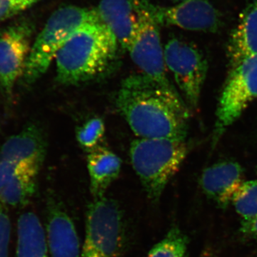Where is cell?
<instances>
[{
    "mask_svg": "<svg viewBox=\"0 0 257 257\" xmlns=\"http://www.w3.org/2000/svg\"><path fill=\"white\" fill-rule=\"evenodd\" d=\"M243 177L242 167L238 162L223 161L203 171L201 188L218 207L225 209L243 184Z\"/></svg>",
    "mask_w": 257,
    "mask_h": 257,
    "instance_id": "obj_12",
    "label": "cell"
},
{
    "mask_svg": "<svg viewBox=\"0 0 257 257\" xmlns=\"http://www.w3.org/2000/svg\"><path fill=\"white\" fill-rule=\"evenodd\" d=\"M147 6L160 25L204 32H218L223 25L220 12L208 0H187L166 8L147 0Z\"/></svg>",
    "mask_w": 257,
    "mask_h": 257,
    "instance_id": "obj_10",
    "label": "cell"
},
{
    "mask_svg": "<svg viewBox=\"0 0 257 257\" xmlns=\"http://www.w3.org/2000/svg\"><path fill=\"white\" fill-rule=\"evenodd\" d=\"M40 1L42 0H0V24Z\"/></svg>",
    "mask_w": 257,
    "mask_h": 257,
    "instance_id": "obj_22",
    "label": "cell"
},
{
    "mask_svg": "<svg viewBox=\"0 0 257 257\" xmlns=\"http://www.w3.org/2000/svg\"><path fill=\"white\" fill-rule=\"evenodd\" d=\"M226 54L231 68L246 57L257 55V0L250 2L240 14L228 39Z\"/></svg>",
    "mask_w": 257,
    "mask_h": 257,
    "instance_id": "obj_15",
    "label": "cell"
},
{
    "mask_svg": "<svg viewBox=\"0 0 257 257\" xmlns=\"http://www.w3.org/2000/svg\"><path fill=\"white\" fill-rule=\"evenodd\" d=\"M46 155V140L39 126L30 124L6 140L0 148V160L40 170Z\"/></svg>",
    "mask_w": 257,
    "mask_h": 257,
    "instance_id": "obj_13",
    "label": "cell"
},
{
    "mask_svg": "<svg viewBox=\"0 0 257 257\" xmlns=\"http://www.w3.org/2000/svg\"><path fill=\"white\" fill-rule=\"evenodd\" d=\"M119 47L102 22L83 25L56 55L57 82L77 85L104 77L114 68Z\"/></svg>",
    "mask_w": 257,
    "mask_h": 257,
    "instance_id": "obj_2",
    "label": "cell"
},
{
    "mask_svg": "<svg viewBox=\"0 0 257 257\" xmlns=\"http://www.w3.org/2000/svg\"><path fill=\"white\" fill-rule=\"evenodd\" d=\"M201 257H217L215 253L212 252L211 251H206L203 253L202 256Z\"/></svg>",
    "mask_w": 257,
    "mask_h": 257,
    "instance_id": "obj_25",
    "label": "cell"
},
{
    "mask_svg": "<svg viewBox=\"0 0 257 257\" xmlns=\"http://www.w3.org/2000/svg\"><path fill=\"white\" fill-rule=\"evenodd\" d=\"M241 231L248 237L257 240V216L251 220H243Z\"/></svg>",
    "mask_w": 257,
    "mask_h": 257,
    "instance_id": "obj_24",
    "label": "cell"
},
{
    "mask_svg": "<svg viewBox=\"0 0 257 257\" xmlns=\"http://www.w3.org/2000/svg\"><path fill=\"white\" fill-rule=\"evenodd\" d=\"M116 105L138 138L185 140L190 113L172 84L132 74L121 82Z\"/></svg>",
    "mask_w": 257,
    "mask_h": 257,
    "instance_id": "obj_1",
    "label": "cell"
},
{
    "mask_svg": "<svg viewBox=\"0 0 257 257\" xmlns=\"http://www.w3.org/2000/svg\"><path fill=\"white\" fill-rule=\"evenodd\" d=\"M34 31V24L23 19L0 32V86L6 95L13 93L17 80L23 76Z\"/></svg>",
    "mask_w": 257,
    "mask_h": 257,
    "instance_id": "obj_9",
    "label": "cell"
},
{
    "mask_svg": "<svg viewBox=\"0 0 257 257\" xmlns=\"http://www.w3.org/2000/svg\"><path fill=\"white\" fill-rule=\"evenodd\" d=\"M166 67L173 74L187 104L197 107L208 71L204 54L189 42L172 38L164 49Z\"/></svg>",
    "mask_w": 257,
    "mask_h": 257,
    "instance_id": "obj_7",
    "label": "cell"
},
{
    "mask_svg": "<svg viewBox=\"0 0 257 257\" xmlns=\"http://www.w3.org/2000/svg\"><path fill=\"white\" fill-rule=\"evenodd\" d=\"M171 1H173V2H178V3H182V2H184V1H187V0H171Z\"/></svg>",
    "mask_w": 257,
    "mask_h": 257,
    "instance_id": "obj_26",
    "label": "cell"
},
{
    "mask_svg": "<svg viewBox=\"0 0 257 257\" xmlns=\"http://www.w3.org/2000/svg\"><path fill=\"white\" fill-rule=\"evenodd\" d=\"M87 162L92 197L94 199L103 197L119 177L121 159L111 150L99 146L88 152Z\"/></svg>",
    "mask_w": 257,
    "mask_h": 257,
    "instance_id": "obj_16",
    "label": "cell"
},
{
    "mask_svg": "<svg viewBox=\"0 0 257 257\" xmlns=\"http://www.w3.org/2000/svg\"><path fill=\"white\" fill-rule=\"evenodd\" d=\"M138 28L128 49L134 63L142 73L162 84L171 85L167 75L165 52L161 42L160 25L147 6V0H137Z\"/></svg>",
    "mask_w": 257,
    "mask_h": 257,
    "instance_id": "obj_8",
    "label": "cell"
},
{
    "mask_svg": "<svg viewBox=\"0 0 257 257\" xmlns=\"http://www.w3.org/2000/svg\"><path fill=\"white\" fill-rule=\"evenodd\" d=\"M231 203L243 220H251L256 217L257 180L243 182Z\"/></svg>",
    "mask_w": 257,
    "mask_h": 257,
    "instance_id": "obj_20",
    "label": "cell"
},
{
    "mask_svg": "<svg viewBox=\"0 0 257 257\" xmlns=\"http://www.w3.org/2000/svg\"><path fill=\"white\" fill-rule=\"evenodd\" d=\"M17 257H50L46 231L32 211L23 213L19 217Z\"/></svg>",
    "mask_w": 257,
    "mask_h": 257,
    "instance_id": "obj_17",
    "label": "cell"
},
{
    "mask_svg": "<svg viewBox=\"0 0 257 257\" xmlns=\"http://www.w3.org/2000/svg\"><path fill=\"white\" fill-rule=\"evenodd\" d=\"M125 243L124 214L119 204L105 196L93 199L86 214L81 257H121Z\"/></svg>",
    "mask_w": 257,
    "mask_h": 257,
    "instance_id": "obj_5",
    "label": "cell"
},
{
    "mask_svg": "<svg viewBox=\"0 0 257 257\" xmlns=\"http://www.w3.org/2000/svg\"><path fill=\"white\" fill-rule=\"evenodd\" d=\"M96 10L101 22L116 37L119 46L128 50L138 31L137 0H100Z\"/></svg>",
    "mask_w": 257,
    "mask_h": 257,
    "instance_id": "obj_14",
    "label": "cell"
},
{
    "mask_svg": "<svg viewBox=\"0 0 257 257\" xmlns=\"http://www.w3.org/2000/svg\"><path fill=\"white\" fill-rule=\"evenodd\" d=\"M105 134V124L100 117L91 118L76 132V138L83 149L87 152L100 146Z\"/></svg>",
    "mask_w": 257,
    "mask_h": 257,
    "instance_id": "obj_21",
    "label": "cell"
},
{
    "mask_svg": "<svg viewBox=\"0 0 257 257\" xmlns=\"http://www.w3.org/2000/svg\"><path fill=\"white\" fill-rule=\"evenodd\" d=\"M188 153L185 140L138 138L130 147V159L147 197L153 202L178 172Z\"/></svg>",
    "mask_w": 257,
    "mask_h": 257,
    "instance_id": "obj_3",
    "label": "cell"
},
{
    "mask_svg": "<svg viewBox=\"0 0 257 257\" xmlns=\"http://www.w3.org/2000/svg\"><path fill=\"white\" fill-rule=\"evenodd\" d=\"M101 21L96 9L69 5L52 13L32 46L23 74L27 84H34L47 72L66 42L86 24Z\"/></svg>",
    "mask_w": 257,
    "mask_h": 257,
    "instance_id": "obj_4",
    "label": "cell"
},
{
    "mask_svg": "<svg viewBox=\"0 0 257 257\" xmlns=\"http://www.w3.org/2000/svg\"><path fill=\"white\" fill-rule=\"evenodd\" d=\"M188 243V238L183 231L174 225L146 257H187Z\"/></svg>",
    "mask_w": 257,
    "mask_h": 257,
    "instance_id": "obj_19",
    "label": "cell"
},
{
    "mask_svg": "<svg viewBox=\"0 0 257 257\" xmlns=\"http://www.w3.org/2000/svg\"><path fill=\"white\" fill-rule=\"evenodd\" d=\"M40 171L28 167L19 169L0 190V201L13 207L28 204L36 192Z\"/></svg>",
    "mask_w": 257,
    "mask_h": 257,
    "instance_id": "obj_18",
    "label": "cell"
},
{
    "mask_svg": "<svg viewBox=\"0 0 257 257\" xmlns=\"http://www.w3.org/2000/svg\"><path fill=\"white\" fill-rule=\"evenodd\" d=\"M11 224L6 206L0 201V257H8Z\"/></svg>",
    "mask_w": 257,
    "mask_h": 257,
    "instance_id": "obj_23",
    "label": "cell"
},
{
    "mask_svg": "<svg viewBox=\"0 0 257 257\" xmlns=\"http://www.w3.org/2000/svg\"><path fill=\"white\" fill-rule=\"evenodd\" d=\"M46 235L50 257H81L82 250L73 221L60 201L47 199Z\"/></svg>",
    "mask_w": 257,
    "mask_h": 257,
    "instance_id": "obj_11",
    "label": "cell"
},
{
    "mask_svg": "<svg viewBox=\"0 0 257 257\" xmlns=\"http://www.w3.org/2000/svg\"><path fill=\"white\" fill-rule=\"evenodd\" d=\"M256 99L257 55H254L231 68L216 109L213 145H216L225 131Z\"/></svg>",
    "mask_w": 257,
    "mask_h": 257,
    "instance_id": "obj_6",
    "label": "cell"
}]
</instances>
